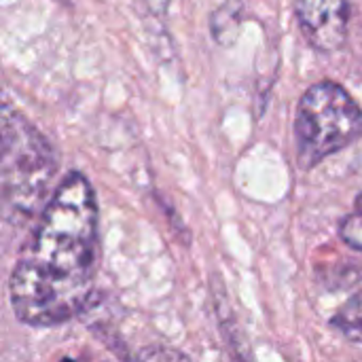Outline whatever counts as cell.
<instances>
[{"label":"cell","instance_id":"1","mask_svg":"<svg viewBox=\"0 0 362 362\" xmlns=\"http://www.w3.org/2000/svg\"><path fill=\"white\" fill-rule=\"evenodd\" d=\"M98 202L89 178L70 172L51 193L8 280L15 318L57 327L89 305L98 274Z\"/></svg>","mask_w":362,"mask_h":362},{"label":"cell","instance_id":"2","mask_svg":"<svg viewBox=\"0 0 362 362\" xmlns=\"http://www.w3.org/2000/svg\"><path fill=\"white\" fill-rule=\"evenodd\" d=\"M0 193L2 214L11 225H23L40 214L59 168L53 144L11 104L2 106Z\"/></svg>","mask_w":362,"mask_h":362},{"label":"cell","instance_id":"3","mask_svg":"<svg viewBox=\"0 0 362 362\" xmlns=\"http://www.w3.org/2000/svg\"><path fill=\"white\" fill-rule=\"evenodd\" d=\"M362 138V108L335 81L314 83L299 100L295 153L301 170H312Z\"/></svg>","mask_w":362,"mask_h":362},{"label":"cell","instance_id":"4","mask_svg":"<svg viewBox=\"0 0 362 362\" xmlns=\"http://www.w3.org/2000/svg\"><path fill=\"white\" fill-rule=\"evenodd\" d=\"M295 15L305 40L320 53L346 47L350 0H295Z\"/></svg>","mask_w":362,"mask_h":362},{"label":"cell","instance_id":"5","mask_svg":"<svg viewBox=\"0 0 362 362\" xmlns=\"http://www.w3.org/2000/svg\"><path fill=\"white\" fill-rule=\"evenodd\" d=\"M244 21V4L240 0H227L210 17V30L218 45H231Z\"/></svg>","mask_w":362,"mask_h":362},{"label":"cell","instance_id":"6","mask_svg":"<svg viewBox=\"0 0 362 362\" xmlns=\"http://www.w3.org/2000/svg\"><path fill=\"white\" fill-rule=\"evenodd\" d=\"M331 327L348 341L362 346V291L352 295L331 318Z\"/></svg>","mask_w":362,"mask_h":362},{"label":"cell","instance_id":"7","mask_svg":"<svg viewBox=\"0 0 362 362\" xmlns=\"http://www.w3.org/2000/svg\"><path fill=\"white\" fill-rule=\"evenodd\" d=\"M339 238L354 250L362 252V212H354L339 223Z\"/></svg>","mask_w":362,"mask_h":362},{"label":"cell","instance_id":"8","mask_svg":"<svg viewBox=\"0 0 362 362\" xmlns=\"http://www.w3.org/2000/svg\"><path fill=\"white\" fill-rule=\"evenodd\" d=\"M138 358H142V361H159V358H163V361H172V358H187L182 352H172V350H144V352H140L138 354Z\"/></svg>","mask_w":362,"mask_h":362},{"label":"cell","instance_id":"9","mask_svg":"<svg viewBox=\"0 0 362 362\" xmlns=\"http://www.w3.org/2000/svg\"><path fill=\"white\" fill-rule=\"evenodd\" d=\"M142 2L148 6V11H151L153 15L163 17V15L168 13V8H170V2H172V0H142Z\"/></svg>","mask_w":362,"mask_h":362},{"label":"cell","instance_id":"10","mask_svg":"<svg viewBox=\"0 0 362 362\" xmlns=\"http://www.w3.org/2000/svg\"><path fill=\"white\" fill-rule=\"evenodd\" d=\"M354 208H356L358 212H362V193L356 197V199H354Z\"/></svg>","mask_w":362,"mask_h":362}]
</instances>
